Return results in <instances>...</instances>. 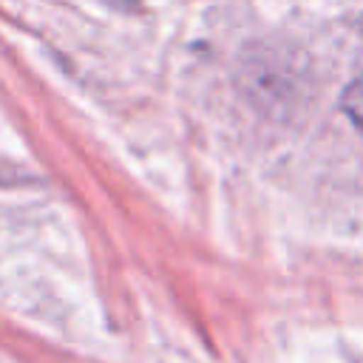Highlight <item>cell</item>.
<instances>
[{"mask_svg": "<svg viewBox=\"0 0 363 363\" xmlns=\"http://www.w3.org/2000/svg\"><path fill=\"white\" fill-rule=\"evenodd\" d=\"M343 111L363 130V77L346 88V94H343Z\"/></svg>", "mask_w": 363, "mask_h": 363, "instance_id": "1", "label": "cell"}]
</instances>
